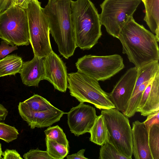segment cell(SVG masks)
<instances>
[{"label": "cell", "mask_w": 159, "mask_h": 159, "mask_svg": "<svg viewBox=\"0 0 159 159\" xmlns=\"http://www.w3.org/2000/svg\"><path fill=\"white\" fill-rule=\"evenodd\" d=\"M47 151L52 159H63L69 153V148L55 141L45 138Z\"/></svg>", "instance_id": "obj_21"}, {"label": "cell", "mask_w": 159, "mask_h": 159, "mask_svg": "<svg viewBox=\"0 0 159 159\" xmlns=\"http://www.w3.org/2000/svg\"><path fill=\"white\" fill-rule=\"evenodd\" d=\"M141 0H104L100 4L101 12L99 14L102 25L108 33L118 38L123 25L133 15Z\"/></svg>", "instance_id": "obj_7"}, {"label": "cell", "mask_w": 159, "mask_h": 159, "mask_svg": "<svg viewBox=\"0 0 159 159\" xmlns=\"http://www.w3.org/2000/svg\"><path fill=\"white\" fill-rule=\"evenodd\" d=\"M89 133L90 141L98 145L102 146L108 142L110 134L102 115L97 116Z\"/></svg>", "instance_id": "obj_18"}, {"label": "cell", "mask_w": 159, "mask_h": 159, "mask_svg": "<svg viewBox=\"0 0 159 159\" xmlns=\"http://www.w3.org/2000/svg\"><path fill=\"white\" fill-rule=\"evenodd\" d=\"M2 155L3 159H22L20 155L17 151L15 149H7L4 152H2Z\"/></svg>", "instance_id": "obj_30"}, {"label": "cell", "mask_w": 159, "mask_h": 159, "mask_svg": "<svg viewBox=\"0 0 159 159\" xmlns=\"http://www.w3.org/2000/svg\"><path fill=\"white\" fill-rule=\"evenodd\" d=\"M23 102L29 108L35 111H45L55 107L46 99L37 94H34Z\"/></svg>", "instance_id": "obj_22"}, {"label": "cell", "mask_w": 159, "mask_h": 159, "mask_svg": "<svg viewBox=\"0 0 159 159\" xmlns=\"http://www.w3.org/2000/svg\"><path fill=\"white\" fill-rule=\"evenodd\" d=\"M18 109L21 117L31 129L50 126L59 121L64 114L67 113L56 107L45 111H34L23 102H19Z\"/></svg>", "instance_id": "obj_13"}, {"label": "cell", "mask_w": 159, "mask_h": 159, "mask_svg": "<svg viewBox=\"0 0 159 159\" xmlns=\"http://www.w3.org/2000/svg\"><path fill=\"white\" fill-rule=\"evenodd\" d=\"M158 71L159 61H153L138 69L135 84L131 97L140 85L152 79Z\"/></svg>", "instance_id": "obj_20"}, {"label": "cell", "mask_w": 159, "mask_h": 159, "mask_svg": "<svg viewBox=\"0 0 159 159\" xmlns=\"http://www.w3.org/2000/svg\"><path fill=\"white\" fill-rule=\"evenodd\" d=\"M44 80L49 82L54 88L65 92L67 88L68 75L66 64L53 51L43 58Z\"/></svg>", "instance_id": "obj_12"}, {"label": "cell", "mask_w": 159, "mask_h": 159, "mask_svg": "<svg viewBox=\"0 0 159 159\" xmlns=\"http://www.w3.org/2000/svg\"><path fill=\"white\" fill-rule=\"evenodd\" d=\"M2 145L0 143V159L2 158Z\"/></svg>", "instance_id": "obj_35"}, {"label": "cell", "mask_w": 159, "mask_h": 159, "mask_svg": "<svg viewBox=\"0 0 159 159\" xmlns=\"http://www.w3.org/2000/svg\"><path fill=\"white\" fill-rule=\"evenodd\" d=\"M8 42L5 40L1 42L0 45V59L3 58L9 53L18 49L17 46H10Z\"/></svg>", "instance_id": "obj_28"}, {"label": "cell", "mask_w": 159, "mask_h": 159, "mask_svg": "<svg viewBox=\"0 0 159 159\" xmlns=\"http://www.w3.org/2000/svg\"><path fill=\"white\" fill-rule=\"evenodd\" d=\"M145 9L143 20L159 41V0H141Z\"/></svg>", "instance_id": "obj_16"}, {"label": "cell", "mask_w": 159, "mask_h": 159, "mask_svg": "<svg viewBox=\"0 0 159 159\" xmlns=\"http://www.w3.org/2000/svg\"><path fill=\"white\" fill-rule=\"evenodd\" d=\"M38 0H34L25 9L29 29V40L34 55L44 58L52 51L50 42V28Z\"/></svg>", "instance_id": "obj_6"}, {"label": "cell", "mask_w": 159, "mask_h": 159, "mask_svg": "<svg viewBox=\"0 0 159 159\" xmlns=\"http://www.w3.org/2000/svg\"><path fill=\"white\" fill-rule=\"evenodd\" d=\"M19 134L15 127L0 121V139L9 143L16 139Z\"/></svg>", "instance_id": "obj_26"}, {"label": "cell", "mask_w": 159, "mask_h": 159, "mask_svg": "<svg viewBox=\"0 0 159 159\" xmlns=\"http://www.w3.org/2000/svg\"><path fill=\"white\" fill-rule=\"evenodd\" d=\"M34 0H15L13 3L17 5L21 8L25 10L29 4Z\"/></svg>", "instance_id": "obj_32"}, {"label": "cell", "mask_w": 159, "mask_h": 159, "mask_svg": "<svg viewBox=\"0 0 159 159\" xmlns=\"http://www.w3.org/2000/svg\"><path fill=\"white\" fill-rule=\"evenodd\" d=\"M85 151V149H82L76 153L68 155L66 158L67 159H88V158L85 157L84 155Z\"/></svg>", "instance_id": "obj_31"}, {"label": "cell", "mask_w": 159, "mask_h": 159, "mask_svg": "<svg viewBox=\"0 0 159 159\" xmlns=\"http://www.w3.org/2000/svg\"><path fill=\"white\" fill-rule=\"evenodd\" d=\"M148 133V145L152 159H159V124L150 128Z\"/></svg>", "instance_id": "obj_23"}, {"label": "cell", "mask_w": 159, "mask_h": 159, "mask_svg": "<svg viewBox=\"0 0 159 159\" xmlns=\"http://www.w3.org/2000/svg\"><path fill=\"white\" fill-rule=\"evenodd\" d=\"M138 69L135 66L128 69L109 93V98L115 108L124 112L129 99L131 97L135 86Z\"/></svg>", "instance_id": "obj_11"}, {"label": "cell", "mask_w": 159, "mask_h": 159, "mask_svg": "<svg viewBox=\"0 0 159 159\" xmlns=\"http://www.w3.org/2000/svg\"><path fill=\"white\" fill-rule=\"evenodd\" d=\"M71 0H48L42 8L48 23L50 33L65 58L72 56L77 48L71 12Z\"/></svg>", "instance_id": "obj_2"}, {"label": "cell", "mask_w": 159, "mask_h": 159, "mask_svg": "<svg viewBox=\"0 0 159 159\" xmlns=\"http://www.w3.org/2000/svg\"><path fill=\"white\" fill-rule=\"evenodd\" d=\"M67 75L70 95L80 102L91 103L100 110L115 108L109 93L102 90L98 81L78 71Z\"/></svg>", "instance_id": "obj_4"}, {"label": "cell", "mask_w": 159, "mask_h": 159, "mask_svg": "<svg viewBox=\"0 0 159 159\" xmlns=\"http://www.w3.org/2000/svg\"><path fill=\"white\" fill-rule=\"evenodd\" d=\"M23 157L25 159H52L48 154L47 152L36 149H31L25 153Z\"/></svg>", "instance_id": "obj_27"}, {"label": "cell", "mask_w": 159, "mask_h": 159, "mask_svg": "<svg viewBox=\"0 0 159 159\" xmlns=\"http://www.w3.org/2000/svg\"><path fill=\"white\" fill-rule=\"evenodd\" d=\"M46 138L54 140L69 148V142L63 129L58 125L48 127L44 131Z\"/></svg>", "instance_id": "obj_24"}, {"label": "cell", "mask_w": 159, "mask_h": 159, "mask_svg": "<svg viewBox=\"0 0 159 159\" xmlns=\"http://www.w3.org/2000/svg\"><path fill=\"white\" fill-rule=\"evenodd\" d=\"M11 3V0H0V13L7 8Z\"/></svg>", "instance_id": "obj_34"}, {"label": "cell", "mask_w": 159, "mask_h": 159, "mask_svg": "<svg viewBox=\"0 0 159 159\" xmlns=\"http://www.w3.org/2000/svg\"><path fill=\"white\" fill-rule=\"evenodd\" d=\"M0 38L12 46L29 45V25L25 10L11 3L0 13Z\"/></svg>", "instance_id": "obj_5"}, {"label": "cell", "mask_w": 159, "mask_h": 159, "mask_svg": "<svg viewBox=\"0 0 159 159\" xmlns=\"http://www.w3.org/2000/svg\"><path fill=\"white\" fill-rule=\"evenodd\" d=\"M67 114L70 131L77 136L89 132L97 116L94 107L82 102Z\"/></svg>", "instance_id": "obj_10"}, {"label": "cell", "mask_w": 159, "mask_h": 159, "mask_svg": "<svg viewBox=\"0 0 159 159\" xmlns=\"http://www.w3.org/2000/svg\"><path fill=\"white\" fill-rule=\"evenodd\" d=\"M133 155L135 159H152L148 145V133L143 122L132 123Z\"/></svg>", "instance_id": "obj_14"}, {"label": "cell", "mask_w": 159, "mask_h": 159, "mask_svg": "<svg viewBox=\"0 0 159 159\" xmlns=\"http://www.w3.org/2000/svg\"><path fill=\"white\" fill-rule=\"evenodd\" d=\"M110 137L108 142L112 144L128 159L133 155L131 128L128 117L114 108L102 110Z\"/></svg>", "instance_id": "obj_8"}, {"label": "cell", "mask_w": 159, "mask_h": 159, "mask_svg": "<svg viewBox=\"0 0 159 159\" xmlns=\"http://www.w3.org/2000/svg\"><path fill=\"white\" fill-rule=\"evenodd\" d=\"M101 146L99 159H128L108 142Z\"/></svg>", "instance_id": "obj_25"}, {"label": "cell", "mask_w": 159, "mask_h": 159, "mask_svg": "<svg viewBox=\"0 0 159 159\" xmlns=\"http://www.w3.org/2000/svg\"><path fill=\"white\" fill-rule=\"evenodd\" d=\"M43 58L34 55L31 60L23 62L20 73L24 85L38 87L40 81L44 80Z\"/></svg>", "instance_id": "obj_15"}, {"label": "cell", "mask_w": 159, "mask_h": 159, "mask_svg": "<svg viewBox=\"0 0 159 159\" xmlns=\"http://www.w3.org/2000/svg\"><path fill=\"white\" fill-rule=\"evenodd\" d=\"M23 62L22 58L15 54L0 59V77L20 73Z\"/></svg>", "instance_id": "obj_19"}, {"label": "cell", "mask_w": 159, "mask_h": 159, "mask_svg": "<svg viewBox=\"0 0 159 159\" xmlns=\"http://www.w3.org/2000/svg\"><path fill=\"white\" fill-rule=\"evenodd\" d=\"M75 66L78 71L98 81L110 79L125 67L122 57L117 54L85 55L78 59Z\"/></svg>", "instance_id": "obj_9"}, {"label": "cell", "mask_w": 159, "mask_h": 159, "mask_svg": "<svg viewBox=\"0 0 159 159\" xmlns=\"http://www.w3.org/2000/svg\"><path fill=\"white\" fill-rule=\"evenodd\" d=\"M118 39L123 53L138 69L159 61V41L155 35L136 22L133 17L121 28Z\"/></svg>", "instance_id": "obj_1"}, {"label": "cell", "mask_w": 159, "mask_h": 159, "mask_svg": "<svg viewBox=\"0 0 159 159\" xmlns=\"http://www.w3.org/2000/svg\"><path fill=\"white\" fill-rule=\"evenodd\" d=\"M147 116L146 119L143 123L145 127L148 132L152 125L155 124H159V111Z\"/></svg>", "instance_id": "obj_29"}, {"label": "cell", "mask_w": 159, "mask_h": 159, "mask_svg": "<svg viewBox=\"0 0 159 159\" xmlns=\"http://www.w3.org/2000/svg\"><path fill=\"white\" fill-rule=\"evenodd\" d=\"M71 19L76 46L89 50L102 35L99 14L90 0L71 1Z\"/></svg>", "instance_id": "obj_3"}, {"label": "cell", "mask_w": 159, "mask_h": 159, "mask_svg": "<svg viewBox=\"0 0 159 159\" xmlns=\"http://www.w3.org/2000/svg\"><path fill=\"white\" fill-rule=\"evenodd\" d=\"M11 3H14L15 1V0H11Z\"/></svg>", "instance_id": "obj_36"}, {"label": "cell", "mask_w": 159, "mask_h": 159, "mask_svg": "<svg viewBox=\"0 0 159 159\" xmlns=\"http://www.w3.org/2000/svg\"><path fill=\"white\" fill-rule=\"evenodd\" d=\"M159 111V71L153 78L147 101L143 107L138 111L144 116Z\"/></svg>", "instance_id": "obj_17"}, {"label": "cell", "mask_w": 159, "mask_h": 159, "mask_svg": "<svg viewBox=\"0 0 159 159\" xmlns=\"http://www.w3.org/2000/svg\"><path fill=\"white\" fill-rule=\"evenodd\" d=\"M8 114L7 109L3 105L0 104V121L5 120Z\"/></svg>", "instance_id": "obj_33"}]
</instances>
